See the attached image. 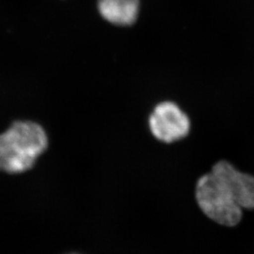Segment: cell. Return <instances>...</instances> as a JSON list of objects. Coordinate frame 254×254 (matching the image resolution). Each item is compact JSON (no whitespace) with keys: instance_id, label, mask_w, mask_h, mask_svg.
Masks as SVG:
<instances>
[{"instance_id":"obj_1","label":"cell","mask_w":254,"mask_h":254,"mask_svg":"<svg viewBox=\"0 0 254 254\" xmlns=\"http://www.w3.org/2000/svg\"><path fill=\"white\" fill-rule=\"evenodd\" d=\"M43 127L32 122H16L0 135V172L25 173L47 148Z\"/></svg>"},{"instance_id":"obj_2","label":"cell","mask_w":254,"mask_h":254,"mask_svg":"<svg viewBox=\"0 0 254 254\" xmlns=\"http://www.w3.org/2000/svg\"><path fill=\"white\" fill-rule=\"evenodd\" d=\"M196 199L201 211L220 225L234 227L242 218V208L212 173L197 182Z\"/></svg>"},{"instance_id":"obj_3","label":"cell","mask_w":254,"mask_h":254,"mask_svg":"<svg viewBox=\"0 0 254 254\" xmlns=\"http://www.w3.org/2000/svg\"><path fill=\"white\" fill-rule=\"evenodd\" d=\"M149 127L156 139L172 143L189 135L190 121L175 103L166 101L154 108L149 119Z\"/></svg>"},{"instance_id":"obj_4","label":"cell","mask_w":254,"mask_h":254,"mask_svg":"<svg viewBox=\"0 0 254 254\" xmlns=\"http://www.w3.org/2000/svg\"><path fill=\"white\" fill-rule=\"evenodd\" d=\"M211 173L242 209H254V176L238 172L227 161H219Z\"/></svg>"},{"instance_id":"obj_5","label":"cell","mask_w":254,"mask_h":254,"mask_svg":"<svg viewBox=\"0 0 254 254\" xmlns=\"http://www.w3.org/2000/svg\"><path fill=\"white\" fill-rule=\"evenodd\" d=\"M101 16L116 26H131L136 21L139 0H98Z\"/></svg>"}]
</instances>
